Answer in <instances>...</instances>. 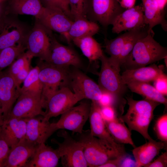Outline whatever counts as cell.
Returning a JSON list of instances; mask_svg holds the SVG:
<instances>
[{"instance_id":"obj_3","label":"cell","mask_w":167,"mask_h":167,"mask_svg":"<svg viewBox=\"0 0 167 167\" xmlns=\"http://www.w3.org/2000/svg\"><path fill=\"white\" fill-rule=\"evenodd\" d=\"M79 141L84 148L85 158L88 166L100 167L107 161L126 153L124 145L114 147L92 135L90 131L83 133Z\"/></svg>"},{"instance_id":"obj_7","label":"cell","mask_w":167,"mask_h":167,"mask_svg":"<svg viewBox=\"0 0 167 167\" xmlns=\"http://www.w3.org/2000/svg\"><path fill=\"white\" fill-rule=\"evenodd\" d=\"M125 10L116 0H87L86 18L106 27Z\"/></svg>"},{"instance_id":"obj_21","label":"cell","mask_w":167,"mask_h":167,"mask_svg":"<svg viewBox=\"0 0 167 167\" xmlns=\"http://www.w3.org/2000/svg\"><path fill=\"white\" fill-rule=\"evenodd\" d=\"M27 119L12 118L4 121L1 132L11 148L25 138Z\"/></svg>"},{"instance_id":"obj_43","label":"cell","mask_w":167,"mask_h":167,"mask_svg":"<svg viewBox=\"0 0 167 167\" xmlns=\"http://www.w3.org/2000/svg\"><path fill=\"white\" fill-rule=\"evenodd\" d=\"M101 108V115L105 121H111L118 117L114 107L109 106Z\"/></svg>"},{"instance_id":"obj_16","label":"cell","mask_w":167,"mask_h":167,"mask_svg":"<svg viewBox=\"0 0 167 167\" xmlns=\"http://www.w3.org/2000/svg\"><path fill=\"white\" fill-rule=\"evenodd\" d=\"M58 130L55 123H50L42 115L28 118L25 139L36 145L45 143Z\"/></svg>"},{"instance_id":"obj_34","label":"cell","mask_w":167,"mask_h":167,"mask_svg":"<svg viewBox=\"0 0 167 167\" xmlns=\"http://www.w3.org/2000/svg\"><path fill=\"white\" fill-rule=\"evenodd\" d=\"M146 27L132 30L131 36L124 46L119 58L118 62L120 66L124 63L137 41L148 34V27Z\"/></svg>"},{"instance_id":"obj_37","label":"cell","mask_w":167,"mask_h":167,"mask_svg":"<svg viewBox=\"0 0 167 167\" xmlns=\"http://www.w3.org/2000/svg\"><path fill=\"white\" fill-rule=\"evenodd\" d=\"M157 139L167 144V113L159 117L156 120L153 128Z\"/></svg>"},{"instance_id":"obj_23","label":"cell","mask_w":167,"mask_h":167,"mask_svg":"<svg viewBox=\"0 0 167 167\" xmlns=\"http://www.w3.org/2000/svg\"><path fill=\"white\" fill-rule=\"evenodd\" d=\"M60 159L58 150L46 145H37L32 156L25 167H55Z\"/></svg>"},{"instance_id":"obj_36","label":"cell","mask_w":167,"mask_h":167,"mask_svg":"<svg viewBox=\"0 0 167 167\" xmlns=\"http://www.w3.org/2000/svg\"><path fill=\"white\" fill-rule=\"evenodd\" d=\"M73 21L86 18L87 0H68Z\"/></svg>"},{"instance_id":"obj_45","label":"cell","mask_w":167,"mask_h":167,"mask_svg":"<svg viewBox=\"0 0 167 167\" xmlns=\"http://www.w3.org/2000/svg\"><path fill=\"white\" fill-rule=\"evenodd\" d=\"M127 153L123 154L118 157L110 160L101 165L100 167H119L122 160Z\"/></svg>"},{"instance_id":"obj_40","label":"cell","mask_w":167,"mask_h":167,"mask_svg":"<svg viewBox=\"0 0 167 167\" xmlns=\"http://www.w3.org/2000/svg\"><path fill=\"white\" fill-rule=\"evenodd\" d=\"M11 149L3 136L0 126V167H4Z\"/></svg>"},{"instance_id":"obj_2","label":"cell","mask_w":167,"mask_h":167,"mask_svg":"<svg viewBox=\"0 0 167 167\" xmlns=\"http://www.w3.org/2000/svg\"><path fill=\"white\" fill-rule=\"evenodd\" d=\"M128 108L124 115L120 117L129 130L136 131L146 140L152 139L148 132L150 124L154 117V111L161 104L145 99L136 100L132 97H126Z\"/></svg>"},{"instance_id":"obj_26","label":"cell","mask_w":167,"mask_h":167,"mask_svg":"<svg viewBox=\"0 0 167 167\" xmlns=\"http://www.w3.org/2000/svg\"><path fill=\"white\" fill-rule=\"evenodd\" d=\"M145 24L148 26V32L152 30L156 25L160 24L165 31H167V23L165 11L159 8L156 0H142Z\"/></svg>"},{"instance_id":"obj_41","label":"cell","mask_w":167,"mask_h":167,"mask_svg":"<svg viewBox=\"0 0 167 167\" xmlns=\"http://www.w3.org/2000/svg\"><path fill=\"white\" fill-rule=\"evenodd\" d=\"M154 85L156 89L161 94L167 95V76L163 73L154 81Z\"/></svg>"},{"instance_id":"obj_17","label":"cell","mask_w":167,"mask_h":167,"mask_svg":"<svg viewBox=\"0 0 167 167\" xmlns=\"http://www.w3.org/2000/svg\"><path fill=\"white\" fill-rule=\"evenodd\" d=\"M36 19L48 29L62 36L68 31L73 22L61 10L44 6L40 15Z\"/></svg>"},{"instance_id":"obj_38","label":"cell","mask_w":167,"mask_h":167,"mask_svg":"<svg viewBox=\"0 0 167 167\" xmlns=\"http://www.w3.org/2000/svg\"><path fill=\"white\" fill-rule=\"evenodd\" d=\"M41 1L44 6L58 9L73 21L68 0H41Z\"/></svg>"},{"instance_id":"obj_31","label":"cell","mask_w":167,"mask_h":167,"mask_svg":"<svg viewBox=\"0 0 167 167\" xmlns=\"http://www.w3.org/2000/svg\"><path fill=\"white\" fill-rule=\"evenodd\" d=\"M39 68L36 65L31 67L27 77L23 83L22 86L17 92L19 96L23 93H28L41 96L42 90V85L39 79Z\"/></svg>"},{"instance_id":"obj_27","label":"cell","mask_w":167,"mask_h":167,"mask_svg":"<svg viewBox=\"0 0 167 167\" xmlns=\"http://www.w3.org/2000/svg\"><path fill=\"white\" fill-rule=\"evenodd\" d=\"M99 30L100 27L96 23L86 18H79L73 21L68 31L63 36L66 42L70 44L74 39L93 36Z\"/></svg>"},{"instance_id":"obj_8","label":"cell","mask_w":167,"mask_h":167,"mask_svg":"<svg viewBox=\"0 0 167 167\" xmlns=\"http://www.w3.org/2000/svg\"><path fill=\"white\" fill-rule=\"evenodd\" d=\"M52 31L36 19L32 28L29 31L25 41L27 51L33 57L46 61L49 55Z\"/></svg>"},{"instance_id":"obj_19","label":"cell","mask_w":167,"mask_h":167,"mask_svg":"<svg viewBox=\"0 0 167 167\" xmlns=\"http://www.w3.org/2000/svg\"><path fill=\"white\" fill-rule=\"evenodd\" d=\"M18 96L13 78L8 71H2L0 73V104L4 120L10 113Z\"/></svg>"},{"instance_id":"obj_10","label":"cell","mask_w":167,"mask_h":167,"mask_svg":"<svg viewBox=\"0 0 167 167\" xmlns=\"http://www.w3.org/2000/svg\"><path fill=\"white\" fill-rule=\"evenodd\" d=\"M80 101L67 86H64L54 92L46 101L44 109L45 119L49 120L67 111Z\"/></svg>"},{"instance_id":"obj_46","label":"cell","mask_w":167,"mask_h":167,"mask_svg":"<svg viewBox=\"0 0 167 167\" xmlns=\"http://www.w3.org/2000/svg\"><path fill=\"white\" fill-rule=\"evenodd\" d=\"M121 167H136V163L135 159L127 154L122 160L120 165Z\"/></svg>"},{"instance_id":"obj_13","label":"cell","mask_w":167,"mask_h":167,"mask_svg":"<svg viewBox=\"0 0 167 167\" xmlns=\"http://www.w3.org/2000/svg\"><path fill=\"white\" fill-rule=\"evenodd\" d=\"M43 108L41 96L27 92L21 93L4 120L12 118H29L38 115L43 116Z\"/></svg>"},{"instance_id":"obj_25","label":"cell","mask_w":167,"mask_h":167,"mask_svg":"<svg viewBox=\"0 0 167 167\" xmlns=\"http://www.w3.org/2000/svg\"><path fill=\"white\" fill-rule=\"evenodd\" d=\"M44 7L41 0H9L5 11L6 15H29L36 19Z\"/></svg>"},{"instance_id":"obj_42","label":"cell","mask_w":167,"mask_h":167,"mask_svg":"<svg viewBox=\"0 0 167 167\" xmlns=\"http://www.w3.org/2000/svg\"><path fill=\"white\" fill-rule=\"evenodd\" d=\"M30 65L31 63L28 64L14 79L16 86L17 92L20 89L21 84L23 83L28 74L31 67Z\"/></svg>"},{"instance_id":"obj_24","label":"cell","mask_w":167,"mask_h":167,"mask_svg":"<svg viewBox=\"0 0 167 167\" xmlns=\"http://www.w3.org/2000/svg\"><path fill=\"white\" fill-rule=\"evenodd\" d=\"M166 147L162 142L156 141L152 139L139 146L134 148L132 154L137 167H145Z\"/></svg>"},{"instance_id":"obj_14","label":"cell","mask_w":167,"mask_h":167,"mask_svg":"<svg viewBox=\"0 0 167 167\" xmlns=\"http://www.w3.org/2000/svg\"><path fill=\"white\" fill-rule=\"evenodd\" d=\"M45 62L60 67H68L70 66L79 67L81 63V59L75 51L71 47L60 43L53 35L49 55Z\"/></svg>"},{"instance_id":"obj_20","label":"cell","mask_w":167,"mask_h":167,"mask_svg":"<svg viewBox=\"0 0 167 167\" xmlns=\"http://www.w3.org/2000/svg\"><path fill=\"white\" fill-rule=\"evenodd\" d=\"M164 66L153 63L148 66L126 69L121 75L123 83L126 85L131 82L148 83L154 81L164 73Z\"/></svg>"},{"instance_id":"obj_29","label":"cell","mask_w":167,"mask_h":167,"mask_svg":"<svg viewBox=\"0 0 167 167\" xmlns=\"http://www.w3.org/2000/svg\"><path fill=\"white\" fill-rule=\"evenodd\" d=\"M72 42L79 48L91 63L100 60L104 54L101 45L93 36H88L74 39Z\"/></svg>"},{"instance_id":"obj_51","label":"cell","mask_w":167,"mask_h":167,"mask_svg":"<svg viewBox=\"0 0 167 167\" xmlns=\"http://www.w3.org/2000/svg\"></svg>"},{"instance_id":"obj_35","label":"cell","mask_w":167,"mask_h":167,"mask_svg":"<svg viewBox=\"0 0 167 167\" xmlns=\"http://www.w3.org/2000/svg\"><path fill=\"white\" fill-rule=\"evenodd\" d=\"M33 57L27 51L20 54L11 64L8 72L13 79L28 64L31 63Z\"/></svg>"},{"instance_id":"obj_50","label":"cell","mask_w":167,"mask_h":167,"mask_svg":"<svg viewBox=\"0 0 167 167\" xmlns=\"http://www.w3.org/2000/svg\"><path fill=\"white\" fill-rule=\"evenodd\" d=\"M4 121L2 112L0 104V126H1L3 125Z\"/></svg>"},{"instance_id":"obj_47","label":"cell","mask_w":167,"mask_h":167,"mask_svg":"<svg viewBox=\"0 0 167 167\" xmlns=\"http://www.w3.org/2000/svg\"><path fill=\"white\" fill-rule=\"evenodd\" d=\"M120 6L125 9L134 6L136 0H116Z\"/></svg>"},{"instance_id":"obj_33","label":"cell","mask_w":167,"mask_h":167,"mask_svg":"<svg viewBox=\"0 0 167 167\" xmlns=\"http://www.w3.org/2000/svg\"><path fill=\"white\" fill-rule=\"evenodd\" d=\"M26 49L25 44H20L0 51V73L4 69L10 66Z\"/></svg>"},{"instance_id":"obj_44","label":"cell","mask_w":167,"mask_h":167,"mask_svg":"<svg viewBox=\"0 0 167 167\" xmlns=\"http://www.w3.org/2000/svg\"><path fill=\"white\" fill-rule=\"evenodd\" d=\"M167 167V151L162 153L158 158L145 167Z\"/></svg>"},{"instance_id":"obj_1","label":"cell","mask_w":167,"mask_h":167,"mask_svg":"<svg viewBox=\"0 0 167 167\" xmlns=\"http://www.w3.org/2000/svg\"><path fill=\"white\" fill-rule=\"evenodd\" d=\"M153 31L139 39L124 63L126 69L146 66L167 57L166 47L161 45L153 38Z\"/></svg>"},{"instance_id":"obj_4","label":"cell","mask_w":167,"mask_h":167,"mask_svg":"<svg viewBox=\"0 0 167 167\" xmlns=\"http://www.w3.org/2000/svg\"><path fill=\"white\" fill-rule=\"evenodd\" d=\"M39 78L42 85L41 100L43 108L49 97L69 82L70 72L68 67H60L39 60Z\"/></svg>"},{"instance_id":"obj_11","label":"cell","mask_w":167,"mask_h":167,"mask_svg":"<svg viewBox=\"0 0 167 167\" xmlns=\"http://www.w3.org/2000/svg\"><path fill=\"white\" fill-rule=\"evenodd\" d=\"M90 105L87 102H82L61 114L59 119L55 123L57 130H66L73 133L81 134L89 118Z\"/></svg>"},{"instance_id":"obj_48","label":"cell","mask_w":167,"mask_h":167,"mask_svg":"<svg viewBox=\"0 0 167 167\" xmlns=\"http://www.w3.org/2000/svg\"><path fill=\"white\" fill-rule=\"evenodd\" d=\"M5 7L4 6L2 0H0V24L6 15L5 11Z\"/></svg>"},{"instance_id":"obj_30","label":"cell","mask_w":167,"mask_h":167,"mask_svg":"<svg viewBox=\"0 0 167 167\" xmlns=\"http://www.w3.org/2000/svg\"><path fill=\"white\" fill-rule=\"evenodd\" d=\"M132 92L140 95L145 99L157 102L166 106L167 99L154 87L148 83L131 82L126 84Z\"/></svg>"},{"instance_id":"obj_32","label":"cell","mask_w":167,"mask_h":167,"mask_svg":"<svg viewBox=\"0 0 167 167\" xmlns=\"http://www.w3.org/2000/svg\"><path fill=\"white\" fill-rule=\"evenodd\" d=\"M132 30L121 34L115 38L110 40L105 39V51L109 55V57L110 59L119 65V58L125 43L132 33Z\"/></svg>"},{"instance_id":"obj_49","label":"cell","mask_w":167,"mask_h":167,"mask_svg":"<svg viewBox=\"0 0 167 167\" xmlns=\"http://www.w3.org/2000/svg\"><path fill=\"white\" fill-rule=\"evenodd\" d=\"M158 6L161 10H164L167 3V0H156Z\"/></svg>"},{"instance_id":"obj_18","label":"cell","mask_w":167,"mask_h":167,"mask_svg":"<svg viewBox=\"0 0 167 167\" xmlns=\"http://www.w3.org/2000/svg\"><path fill=\"white\" fill-rule=\"evenodd\" d=\"M89 118L90 127V132L92 135L115 147H120L123 145L117 143L109 133L101 115V107L96 101H92Z\"/></svg>"},{"instance_id":"obj_28","label":"cell","mask_w":167,"mask_h":167,"mask_svg":"<svg viewBox=\"0 0 167 167\" xmlns=\"http://www.w3.org/2000/svg\"><path fill=\"white\" fill-rule=\"evenodd\" d=\"M120 117L111 121H105L107 129L117 143L129 144L135 148L136 146L131 137V131Z\"/></svg>"},{"instance_id":"obj_5","label":"cell","mask_w":167,"mask_h":167,"mask_svg":"<svg viewBox=\"0 0 167 167\" xmlns=\"http://www.w3.org/2000/svg\"><path fill=\"white\" fill-rule=\"evenodd\" d=\"M57 135L63 138V141L60 143L54 139L52 141L58 145L57 149L62 166L65 167H88L81 142L74 139L64 130L61 129Z\"/></svg>"},{"instance_id":"obj_9","label":"cell","mask_w":167,"mask_h":167,"mask_svg":"<svg viewBox=\"0 0 167 167\" xmlns=\"http://www.w3.org/2000/svg\"><path fill=\"white\" fill-rule=\"evenodd\" d=\"M30 29L11 15H6L0 24V51L18 44L25 45Z\"/></svg>"},{"instance_id":"obj_6","label":"cell","mask_w":167,"mask_h":167,"mask_svg":"<svg viewBox=\"0 0 167 167\" xmlns=\"http://www.w3.org/2000/svg\"><path fill=\"white\" fill-rule=\"evenodd\" d=\"M100 60L101 65L98 84L102 90L121 97L126 91L127 87L122 81L120 74L121 66L104 54Z\"/></svg>"},{"instance_id":"obj_22","label":"cell","mask_w":167,"mask_h":167,"mask_svg":"<svg viewBox=\"0 0 167 167\" xmlns=\"http://www.w3.org/2000/svg\"><path fill=\"white\" fill-rule=\"evenodd\" d=\"M36 145L25 138L11 148L4 167H25L33 154Z\"/></svg>"},{"instance_id":"obj_39","label":"cell","mask_w":167,"mask_h":167,"mask_svg":"<svg viewBox=\"0 0 167 167\" xmlns=\"http://www.w3.org/2000/svg\"><path fill=\"white\" fill-rule=\"evenodd\" d=\"M120 98L110 92L102 90L101 98L97 102L101 107H114Z\"/></svg>"},{"instance_id":"obj_12","label":"cell","mask_w":167,"mask_h":167,"mask_svg":"<svg viewBox=\"0 0 167 167\" xmlns=\"http://www.w3.org/2000/svg\"><path fill=\"white\" fill-rule=\"evenodd\" d=\"M69 82L80 101L88 99L98 102L101 98L102 90L98 84L82 71L76 69L70 73Z\"/></svg>"},{"instance_id":"obj_15","label":"cell","mask_w":167,"mask_h":167,"mask_svg":"<svg viewBox=\"0 0 167 167\" xmlns=\"http://www.w3.org/2000/svg\"><path fill=\"white\" fill-rule=\"evenodd\" d=\"M112 25V32L117 34L145 27L147 25L144 22L142 4L126 9L116 17Z\"/></svg>"}]
</instances>
